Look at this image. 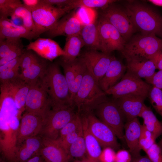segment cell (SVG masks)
I'll return each instance as SVG.
<instances>
[{"mask_svg": "<svg viewBox=\"0 0 162 162\" xmlns=\"http://www.w3.org/2000/svg\"><path fill=\"white\" fill-rule=\"evenodd\" d=\"M142 128V125L137 118L128 121L124 125V138L132 157L140 155L139 140Z\"/></svg>", "mask_w": 162, "mask_h": 162, "instance_id": "ffe728a7", "label": "cell"}, {"mask_svg": "<svg viewBox=\"0 0 162 162\" xmlns=\"http://www.w3.org/2000/svg\"><path fill=\"white\" fill-rule=\"evenodd\" d=\"M112 57L110 54L90 50L85 52L80 58L98 82L106 71Z\"/></svg>", "mask_w": 162, "mask_h": 162, "instance_id": "4fadbf2b", "label": "cell"}, {"mask_svg": "<svg viewBox=\"0 0 162 162\" xmlns=\"http://www.w3.org/2000/svg\"><path fill=\"white\" fill-rule=\"evenodd\" d=\"M145 79L148 83L162 89V70H159L155 72L152 76Z\"/></svg>", "mask_w": 162, "mask_h": 162, "instance_id": "f6af8a7d", "label": "cell"}, {"mask_svg": "<svg viewBox=\"0 0 162 162\" xmlns=\"http://www.w3.org/2000/svg\"><path fill=\"white\" fill-rule=\"evenodd\" d=\"M148 97L155 110L162 117V90L152 86Z\"/></svg>", "mask_w": 162, "mask_h": 162, "instance_id": "8d00e7d4", "label": "cell"}, {"mask_svg": "<svg viewBox=\"0 0 162 162\" xmlns=\"http://www.w3.org/2000/svg\"><path fill=\"white\" fill-rule=\"evenodd\" d=\"M40 80L49 96L52 107H74L67 82L58 64L52 63L47 65L46 72Z\"/></svg>", "mask_w": 162, "mask_h": 162, "instance_id": "6da1fadb", "label": "cell"}, {"mask_svg": "<svg viewBox=\"0 0 162 162\" xmlns=\"http://www.w3.org/2000/svg\"><path fill=\"white\" fill-rule=\"evenodd\" d=\"M21 56L0 66V72L8 70L19 69L21 62Z\"/></svg>", "mask_w": 162, "mask_h": 162, "instance_id": "c3c4849f", "label": "cell"}, {"mask_svg": "<svg viewBox=\"0 0 162 162\" xmlns=\"http://www.w3.org/2000/svg\"><path fill=\"white\" fill-rule=\"evenodd\" d=\"M86 144L82 130L77 140L70 147L68 154L71 158H75L81 159L86 157Z\"/></svg>", "mask_w": 162, "mask_h": 162, "instance_id": "d6a6232c", "label": "cell"}, {"mask_svg": "<svg viewBox=\"0 0 162 162\" xmlns=\"http://www.w3.org/2000/svg\"><path fill=\"white\" fill-rule=\"evenodd\" d=\"M69 6L58 7L43 3L32 11L36 37L50 30L66 13L71 10Z\"/></svg>", "mask_w": 162, "mask_h": 162, "instance_id": "8992f818", "label": "cell"}, {"mask_svg": "<svg viewBox=\"0 0 162 162\" xmlns=\"http://www.w3.org/2000/svg\"><path fill=\"white\" fill-rule=\"evenodd\" d=\"M156 139L153 134L143 124L139 140L140 150L145 152L155 143Z\"/></svg>", "mask_w": 162, "mask_h": 162, "instance_id": "f35d334b", "label": "cell"}, {"mask_svg": "<svg viewBox=\"0 0 162 162\" xmlns=\"http://www.w3.org/2000/svg\"><path fill=\"white\" fill-rule=\"evenodd\" d=\"M126 69L121 61L113 56L106 71L98 81L101 89L105 92L116 85L123 76Z\"/></svg>", "mask_w": 162, "mask_h": 162, "instance_id": "d6986e66", "label": "cell"}, {"mask_svg": "<svg viewBox=\"0 0 162 162\" xmlns=\"http://www.w3.org/2000/svg\"><path fill=\"white\" fill-rule=\"evenodd\" d=\"M22 4L20 0H0V20L8 19L16 8Z\"/></svg>", "mask_w": 162, "mask_h": 162, "instance_id": "e575fe53", "label": "cell"}, {"mask_svg": "<svg viewBox=\"0 0 162 162\" xmlns=\"http://www.w3.org/2000/svg\"><path fill=\"white\" fill-rule=\"evenodd\" d=\"M152 162H162V150L155 143L146 152Z\"/></svg>", "mask_w": 162, "mask_h": 162, "instance_id": "7bdbcfd3", "label": "cell"}, {"mask_svg": "<svg viewBox=\"0 0 162 162\" xmlns=\"http://www.w3.org/2000/svg\"><path fill=\"white\" fill-rule=\"evenodd\" d=\"M98 26L100 38V51L109 54L115 50L121 52L126 42L118 30L101 16L98 23Z\"/></svg>", "mask_w": 162, "mask_h": 162, "instance_id": "9c48e42d", "label": "cell"}, {"mask_svg": "<svg viewBox=\"0 0 162 162\" xmlns=\"http://www.w3.org/2000/svg\"><path fill=\"white\" fill-rule=\"evenodd\" d=\"M14 91V100L15 104L21 112L25 110V105L30 85L21 79L11 83Z\"/></svg>", "mask_w": 162, "mask_h": 162, "instance_id": "f1b7e54d", "label": "cell"}, {"mask_svg": "<svg viewBox=\"0 0 162 162\" xmlns=\"http://www.w3.org/2000/svg\"><path fill=\"white\" fill-rule=\"evenodd\" d=\"M162 52V40L155 34L136 35L126 43L121 52L125 58L150 60Z\"/></svg>", "mask_w": 162, "mask_h": 162, "instance_id": "277c9868", "label": "cell"}, {"mask_svg": "<svg viewBox=\"0 0 162 162\" xmlns=\"http://www.w3.org/2000/svg\"><path fill=\"white\" fill-rule=\"evenodd\" d=\"M151 60L154 63L156 69L162 70V52L155 54Z\"/></svg>", "mask_w": 162, "mask_h": 162, "instance_id": "816d5d0a", "label": "cell"}, {"mask_svg": "<svg viewBox=\"0 0 162 162\" xmlns=\"http://www.w3.org/2000/svg\"><path fill=\"white\" fill-rule=\"evenodd\" d=\"M130 162H152L147 155L132 157Z\"/></svg>", "mask_w": 162, "mask_h": 162, "instance_id": "f5cc1de1", "label": "cell"}, {"mask_svg": "<svg viewBox=\"0 0 162 162\" xmlns=\"http://www.w3.org/2000/svg\"><path fill=\"white\" fill-rule=\"evenodd\" d=\"M132 157L129 151L125 150H118L116 154L114 162H130Z\"/></svg>", "mask_w": 162, "mask_h": 162, "instance_id": "7dc6e473", "label": "cell"}, {"mask_svg": "<svg viewBox=\"0 0 162 162\" xmlns=\"http://www.w3.org/2000/svg\"><path fill=\"white\" fill-rule=\"evenodd\" d=\"M148 1L155 5L162 7V0H149Z\"/></svg>", "mask_w": 162, "mask_h": 162, "instance_id": "11a10c76", "label": "cell"}, {"mask_svg": "<svg viewBox=\"0 0 162 162\" xmlns=\"http://www.w3.org/2000/svg\"><path fill=\"white\" fill-rule=\"evenodd\" d=\"M40 79L29 84L30 88L26 102L25 110L26 112L35 114L44 118L46 113L51 108V104L47 93L41 84Z\"/></svg>", "mask_w": 162, "mask_h": 162, "instance_id": "30bf717a", "label": "cell"}, {"mask_svg": "<svg viewBox=\"0 0 162 162\" xmlns=\"http://www.w3.org/2000/svg\"><path fill=\"white\" fill-rule=\"evenodd\" d=\"M36 37L33 32L14 24L8 19L0 20V40L22 38L31 40Z\"/></svg>", "mask_w": 162, "mask_h": 162, "instance_id": "44dd1931", "label": "cell"}, {"mask_svg": "<svg viewBox=\"0 0 162 162\" xmlns=\"http://www.w3.org/2000/svg\"><path fill=\"white\" fill-rule=\"evenodd\" d=\"M44 158L38 154L24 162H45Z\"/></svg>", "mask_w": 162, "mask_h": 162, "instance_id": "db71d44e", "label": "cell"}, {"mask_svg": "<svg viewBox=\"0 0 162 162\" xmlns=\"http://www.w3.org/2000/svg\"><path fill=\"white\" fill-rule=\"evenodd\" d=\"M147 97L134 94L121 97L116 101L124 114L127 122L139 117Z\"/></svg>", "mask_w": 162, "mask_h": 162, "instance_id": "ac0fdd59", "label": "cell"}, {"mask_svg": "<svg viewBox=\"0 0 162 162\" xmlns=\"http://www.w3.org/2000/svg\"><path fill=\"white\" fill-rule=\"evenodd\" d=\"M45 162H50V161H45Z\"/></svg>", "mask_w": 162, "mask_h": 162, "instance_id": "91938a15", "label": "cell"}, {"mask_svg": "<svg viewBox=\"0 0 162 162\" xmlns=\"http://www.w3.org/2000/svg\"><path fill=\"white\" fill-rule=\"evenodd\" d=\"M116 154L112 148L109 147L104 148L100 157V162H114Z\"/></svg>", "mask_w": 162, "mask_h": 162, "instance_id": "bcb514c9", "label": "cell"}, {"mask_svg": "<svg viewBox=\"0 0 162 162\" xmlns=\"http://www.w3.org/2000/svg\"><path fill=\"white\" fill-rule=\"evenodd\" d=\"M79 59L70 62L62 61L61 65L64 70V76L70 90L71 99L73 105V93L75 79Z\"/></svg>", "mask_w": 162, "mask_h": 162, "instance_id": "4dcf8cb0", "label": "cell"}, {"mask_svg": "<svg viewBox=\"0 0 162 162\" xmlns=\"http://www.w3.org/2000/svg\"><path fill=\"white\" fill-rule=\"evenodd\" d=\"M82 130V126L76 131L67 135L62 139L56 140L68 153L70 147L77 140Z\"/></svg>", "mask_w": 162, "mask_h": 162, "instance_id": "ab89813d", "label": "cell"}, {"mask_svg": "<svg viewBox=\"0 0 162 162\" xmlns=\"http://www.w3.org/2000/svg\"><path fill=\"white\" fill-rule=\"evenodd\" d=\"M71 0H43L46 4L58 7L68 6Z\"/></svg>", "mask_w": 162, "mask_h": 162, "instance_id": "f907efd6", "label": "cell"}, {"mask_svg": "<svg viewBox=\"0 0 162 162\" xmlns=\"http://www.w3.org/2000/svg\"><path fill=\"white\" fill-rule=\"evenodd\" d=\"M88 129L96 139L101 147H109L114 150L119 147L116 136L108 126L98 118L92 112L86 114Z\"/></svg>", "mask_w": 162, "mask_h": 162, "instance_id": "7c38bea8", "label": "cell"}, {"mask_svg": "<svg viewBox=\"0 0 162 162\" xmlns=\"http://www.w3.org/2000/svg\"><path fill=\"white\" fill-rule=\"evenodd\" d=\"M26 49L34 51L41 57L52 61L65 55L63 49L55 41L49 38H39L30 42Z\"/></svg>", "mask_w": 162, "mask_h": 162, "instance_id": "2e32d148", "label": "cell"}, {"mask_svg": "<svg viewBox=\"0 0 162 162\" xmlns=\"http://www.w3.org/2000/svg\"><path fill=\"white\" fill-rule=\"evenodd\" d=\"M85 46L80 34L67 37L64 49L65 55L62 61L68 62L77 59L81 48Z\"/></svg>", "mask_w": 162, "mask_h": 162, "instance_id": "d4e9b609", "label": "cell"}, {"mask_svg": "<svg viewBox=\"0 0 162 162\" xmlns=\"http://www.w3.org/2000/svg\"><path fill=\"white\" fill-rule=\"evenodd\" d=\"M82 126L81 116L80 113L76 112L74 118L61 130L57 139L63 138L67 135L77 130Z\"/></svg>", "mask_w": 162, "mask_h": 162, "instance_id": "d590c367", "label": "cell"}, {"mask_svg": "<svg viewBox=\"0 0 162 162\" xmlns=\"http://www.w3.org/2000/svg\"><path fill=\"white\" fill-rule=\"evenodd\" d=\"M106 94L87 68L74 98L73 106L77 107L79 113L81 112L85 114L91 113L99 105L109 100Z\"/></svg>", "mask_w": 162, "mask_h": 162, "instance_id": "7a4b0ae2", "label": "cell"}, {"mask_svg": "<svg viewBox=\"0 0 162 162\" xmlns=\"http://www.w3.org/2000/svg\"><path fill=\"white\" fill-rule=\"evenodd\" d=\"M139 117L143 118V125L156 139L162 134V122L158 119L150 108L145 104Z\"/></svg>", "mask_w": 162, "mask_h": 162, "instance_id": "4316f807", "label": "cell"}, {"mask_svg": "<svg viewBox=\"0 0 162 162\" xmlns=\"http://www.w3.org/2000/svg\"><path fill=\"white\" fill-rule=\"evenodd\" d=\"M152 86L127 71L120 81L105 92L116 100L126 95L134 94L148 97Z\"/></svg>", "mask_w": 162, "mask_h": 162, "instance_id": "52a82bcc", "label": "cell"}, {"mask_svg": "<svg viewBox=\"0 0 162 162\" xmlns=\"http://www.w3.org/2000/svg\"><path fill=\"white\" fill-rule=\"evenodd\" d=\"M20 67L21 70L29 68L39 59L31 50H24L21 56Z\"/></svg>", "mask_w": 162, "mask_h": 162, "instance_id": "60d3db41", "label": "cell"}, {"mask_svg": "<svg viewBox=\"0 0 162 162\" xmlns=\"http://www.w3.org/2000/svg\"><path fill=\"white\" fill-rule=\"evenodd\" d=\"M19 69L6 70L0 72V80L3 85L12 82L20 77Z\"/></svg>", "mask_w": 162, "mask_h": 162, "instance_id": "b9f144b4", "label": "cell"}, {"mask_svg": "<svg viewBox=\"0 0 162 162\" xmlns=\"http://www.w3.org/2000/svg\"><path fill=\"white\" fill-rule=\"evenodd\" d=\"M83 26L76 18L75 12H72L61 18L46 34L50 38L59 36L68 37L80 34Z\"/></svg>", "mask_w": 162, "mask_h": 162, "instance_id": "9a60e30c", "label": "cell"}, {"mask_svg": "<svg viewBox=\"0 0 162 162\" xmlns=\"http://www.w3.org/2000/svg\"><path fill=\"white\" fill-rule=\"evenodd\" d=\"M10 17L11 20L14 23L20 20L22 26L34 33L35 26L32 12L25 7L22 4L16 8Z\"/></svg>", "mask_w": 162, "mask_h": 162, "instance_id": "f546056e", "label": "cell"}, {"mask_svg": "<svg viewBox=\"0 0 162 162\" xmlns=\"http://www.w3.org/2000/svg\"><path fill=\"white\" fill-rule=\"evenodd\" d=\"M81 117L86 148V157L91 162H100V157L102 151L101 146L88 129L86 115H83Z\"/></svg>", "mask_w": 162, "mask_h": 162, "instance_id": "7402d4cb", "label": "cell"}, {"mask_svg": "<svg viewBox=\"0 0 162 162\" xmlns=\"http://www.w3.org/2000/svg\"><path fill=\"white\" fill-rule=\"evenodd\" d=\"M116 1L114 0H71L68 6L72 10L80 7L104 9Z\"/></svg>", "mask_w": 162, "mask_h": 162, "instance_id": "1f68e13d", "label": "cell"}, {"mask_svg": "<svg viewBox=\"0 0 162 162\" xmlns=\"http://www.w3.org/2000/svg\"><path fill=\"white\" fill-rule=\"evenodd\" d=\"M125 11L136 29L144 34L162 37V17L153 10L140 4L130 3Z\"/></svg>", "mask_w": 162, "mask_h": 162, "instance_id": "3957f363", "label": "cell"}, {"mask_svg": "<svg viewBox=\"0 0 162 162\" xmlns=\"http://www.w3.org/2000/svg\"><path fill=\"white\" fill-rule=\"evenodd\" d=\"M39 154L46 161L69 162L71 158L68 153L56 140L45 137L42 138Z\"/></svg>", "mask_w": 162, "mask_h": 162, "instance_id": "e0dca14e", "label": "cell"}, {"mask_svg": "<svg viewBox=\"0 0 162 162\" xmlns=\"http://www.w3.org/2000/svg\"><path fill=\"white\" fill-rule=\"evenodd\" d=\"M95 110L99 119L110 127L118 138L124 139L125 117L116 101L108 100L99 105Z\"/></svg>", "mask_w": 162, "mask_h": 162, "instance_id": "ba28073f", "label": "cell"}, {"mask_svg": "<svg viewBox=\"0 0 162 162\" xmlns=\"http://www.w3.org/2000/svg\"><path fill=\"white\" fill-rule=\"evenodd\" d=\"M112 3L102 9L101 16L113 25L127 42L135 30L125 11Z\"/></svg>", "mask_w": 162, "mask_h": 162, "instance_id": "8fae6325", "label": "cell"}, {"mask_svg": "<svg viewBox=\"0 0 162 162\" xmlns=\"http://www.w3.org/2000/svg\"><path fill=\"white\" fill-rule=\"evenodd\" d=\"M44 124V118L35 114L26 112L23 114L17 130L16 140L22 144L27 138L40 134Z\"/></svg>", "mask_w": 162, "mask_h": 162, "instance_id": "5bb4252c", "label": "cell"}, {"mask_svg": "<svg viewBox=\"0 0 162 162\" xmlns=\"http://www.w3.org/2000/svg\"><path fill=\"white\" fill-rule=\"evenodd\" d=\"M127 71L140 78L145 79L152 76L156 69L150 60L126 58Z\"/></svg>", "mask_w": 162, "mask_h": 162, "instance_id": "cb8c5ba5", "label": "cell"}, {"mask_svg": "<svg viewBox=\"0 0 162 162\" xmlns=\"http://www.w3.org/2000/svg\"><path fill=\"white\" fill-rule=\"evenodd\" d=\"M80 36L85 46L92 50L100 51V42L98 23L96 22L83 26Z\"/></svg>", "mask_w": 162, "mask_h": 162, "instance_id": "484cf974", "label": "cell"}, {"mask_svg": "<svg viewBox=\"0 0 162 162\" xmlns=\"http://www.w3.org/2000/svg\"><path fill=\"white\" fill-rule=\"evenodd\" d=\"M22 45L21 39L7 38L0 40V58Z\"/></svg>", "mask_w": 162, "mask_h": 162, "instance_id": "74e56055", "label": "cell"}, {"mask_svg": "<svg viewBox=\"0 0 162 162\" xmlns=\"http://www.w3.org/2000/svg\"><path fill=\"white\" fill-rule=\"evenodd\" d=\"M24 50L23 45H22L9 52L4 57L0 58V66L21 56Z\"/></svg>", "mask_w": 162, "mask_h": 162, "instance_id": "ee69618b", "label": "cell"}, {"mask_svg": "<svg viewBox=\"0 0 162 162\" xmlns=\"http://www.w3.org/2000/svg\"><path fill=\"white\" fill-rule=\"evenodd\" d=\"M158 145L162 150V138L159 142Z\"/></svg>", "mask_w": 162, "mask_h": 162, "instance_id": "6f0895ef", "label": "cell"}, {"mask_svg": "<svg viewBox=\"0 0 162 162\" xmlns=\"http://www.w3.org/2000/svg\"><path fill=\"white\" fill-rule=\"evenodd\" d=\"M73 162H91L86 157L81 159H76Z\"/></svg>", "mask_w": 162, "mask_h": 162, "instance_id": "9f6ffc18", "label": "cell"}, {"mask_svg": "<svg viewBox=\"0 0 162 162\" xmlns=\"http://www.w3.org/2000/svg\"><path fill=\"white\" fill-rule=\"evenodd\" d=\"M77 8L75 15L83 26L95 22L97 14L94 9L83 6Z\"/></svg>", "mask_w": 162, "mask_h": 162, "instance_id": "836d02e7", "label": "cell"}, {"mask_svg": "<svg viewBox=\"0 0 162 162\" xmlns=\"http://www.w3.org/2000/svg\"><path fill=\"white\" fill-rule=\"evenodd\" d=\"M22 1L23 6L32 12L43 3V0H23Z\"/></svg>", "mask_w": 162, "mask_h": 162, "instance_id": "681fc988", "label": "cell"}, {"mask_svg": "<svg viewBox=\"0 0 162 162\" xmlns=\"http://www.w3.org/2000/svg\"><path fill=\"white\" fill-rule=\"evenodd\" d=\"M74 107L67 106L52 108L44 117V124L40 134L43 137L56 140L61 130L74 117Z\"/></svg>", "mask_w": 162, "mask_h": 162, "instance_id": "5b68a950", "label": "cell"}, {"mask_svg": "<svg viewBox=\"0 0 162 162\" xmlns=\"http://www.w3.org/2000/svg\"><path fill=\"white\" fill-rule=\"evenodd\" d=\"M0 162H8L7 160L5 159L4 158H1Z\"/></svg>", "mask_w": 162, "mask_h": 162, "instance_id": "680465c9", "label": "cell"}, {"mask_svg": "<svg viewBox=\"0 0 162 162\" xmlns=\"http://www.w3.org/2000/svg\"><path fill=\"white\" fill-rule=\"evenodd\" d=\"M47 66L45 63L39 59L29 68L22 70L20 77L28 84L36 82L43 77Z\"/></svg>", "mask_w": 162, "mask_h": 162, "instance_id": "83f0119b", "label": "cell"}, {"mask_svg": "<svg viewBox=\"0 0 162 162\" xmlns=\"http://www.w3.org/2000/svg\"><path fill=\"white\" fill-rule=\"evenodd\" d=\"M42 138L35 136L26 139L15 152L16 162H24L39 154Z\"/></svg>", "mask_w": 162, "mask_h": 162, "instance_id": "603a6c76", "label": "cell"}]
</instances>
